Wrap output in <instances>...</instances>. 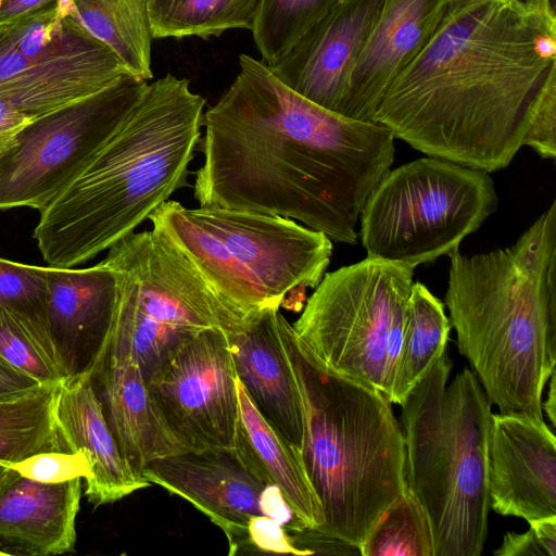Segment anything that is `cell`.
<instances>
[{"mask_svg":"<svg viewBox=\"0 0 556 556\" xmlns=\"http://www.w3.org/2000/svg\"><path fill=\"white\" fill-rule=\"evenodd\" d=\"M0 361L42 384H60L70 377L34 337L0 305Z\"/></svg>","mask_w":556,"mask_h":556,"instance_id":"30","label":"cell"},{"mask_svg":"<svg viewBox=\"0 0 556 556\" xmlns=\"http://www.w3.org/2000/svg\"><path fill=\"white\" fill-rule=\"evenodd\" d=\"M148 219L242 318L288 303L301 309L332 255L324 232L279 215L167 200Z\"/></svg>","mask_w":556,"mask_h":556,"instance_id":"7","label":"cell"},{"mask_svg":"<svg viewBox=\"0 0 556 556\" xmlns=\"http://www.w3.org/2000/svg\"><path fill=\"white\" fill-rule=\"evenodd\" d=\"M83 26L106 45L140 80L153 77L149 0H72Z\"/></svg>","mask_w":556,"mask_h":556,"instance_id":"24","label":"cell"},{"mask_svg":"<svg viewBox=\"0 0 556 556\" xmlns=\"http://www.w3.org/2000/svg\"><path fill=\"white\" fill-rule=\"evenodd\" d=\"M204 105L186 78L148 84L86 169L40 212L34 238L49 266L72 268L109 250L186 186Z\"/></svg>","mask_w":556,"mask_h":556,"instance_id":"4","label":"cell"},{"mask_svg":"<svg viewBox=\"0 0 556 556\" xmlns=\"http://www.w3.org/2000/svg\"><path fill=\"white\" fill-rule=\"evenodd\" d=\"M237 393L232 452L256 479L280 490L304 531L318 529L324 522V513L301 452L261 415L239 379Z\"/></svg>","mask_w":556,"mask_h":556,"instance_id":"22","label":"cell"},{"mask_svg":"<svg viewBox=\"0 0 556 556\" xmlns=\"http://www.w3.org/2000/svg\"><path fill=\"white\" fill-rule=\"evenodd\" d=\"M103 261L116 275L117 299L99 361L128 359L140 368L146 381L187 338L207 328L229 332L245 319L153 229L121 239Z\"/></svg>","mask_w":556,"mask_h":556,"instance_id":"8","label":"cell"},{"mask_svg":"<svg viewBox=\"0 0 556 556\" xmlns=\"http://www.w3.org/2000/svg\"><path fill=\"white\" fill-rule=\"evenodd\" d=\"M10 468L25 478L43 483H59L75 478L87 480L91 477L90 464L81 452H42L13 463Z\"/></svg>","mask_w":556,"mask_h":556,"instance_id":"31","label":"cell"},{"mask_svg":"<svg viewBox=\"0 0 556 556\" xmlns=\"http://www.w3.org/2000/svg\"><path fill=\"white\" fill-rule=\"evenodd\" d=\"M54 416L63 451L81 452L90 464L85 495L96 507L151 485L122 454L90 372L72 375L58 386Z\"/></svg>","mask_w":556,"mask_h":556,"instance_id":"19","label":"cell"},{"mask_svg":"<svg viewBox=\"0 0 556 556\" xmlns=\"http://www.w3.org/2000/svg\"><path fill=\"white\" fill-rule=\"evenodd\" d=\"M547 400L542 403V410H545L553 428L556 427V370L549 377Z\"/></svg>","mask_w":556,"mask_h":556,"instance_id":"39","label":"cell"},{"mask_svg":"<svg viewBox=\"0 0 556 556\" xmlns=\"http://www.w3.org/2000/svg\"><path fill=\"white\" fill-rule=\"evenodd\" d=\"M528 9L534 10L552 22H556V0H515Z\"/></svg>","mask_w":556,"mask_h":556,"instance_id":"38","label":"cell"},{"mask_svg":"<svg viewBox=\"0 0 556 556\" xmlns=\"http://www.w3.org/2000/svg\"><path fill=\"white\" fill-rule=\"evenodd\" d=\"M41 384L31 376L0 361V402L21 397Z\"/></svg>","mask_w":556,"mask_h":556,"instance_id":"35","label":"cell"},{"mask_svg":"<svg viewBox=\"0 0 556 556\" xmlns=\"http://www.w3.org/2000/svg\"><path fill=\"white\" fill-rule=\"evenodd\" d=\"M382 3L337 0L269 70L295 93L341 115L352 70Z\"/></svg>","mask_w":556,"mask_h":556,"instance_id":"13","label":"cell"},{"mask_svg":"<svg viewBox=\"0 0 556 556\" xmlns=\"http://www.w3.org/2000/svg\"><path fill=\"white\" fill-rule=\"evenodd\" d=\"M452 367L445 351L401 405L405 479L428 516L434 556H479L488 536L492 404L467 367L447 384Z\"/></svg>","mask_w":556,"mask_h":556,"instance_id":"6","label":"cell"},{"mask_svg":"<svg viewBox=\"0 0 556 556\" xmlns=\"http://www.w3.org/2000/svg\"><path fill=\"white\" fill-rule=\"evenodd\" d=\"M116 299V275L104 261L79 269L48 266V326L70 376L92 372L111 329Z\"/></svg>","mask_w":556,"mask_h":556,"instance_id":"18","label":"cell"},{"mask_svg":"<svg viewBox=\"0 0 556 556\" xmlns=\"http://www.w3.org/2000/svg\"><path fill=\"white\" fill-rule=\"evenodd\" d=\"M58 0H0V25L37 12Z\"/></svg>","mask_w":556,"mask_h":556,"instance_id":"37","label":"cell"},{"mask_svg":"<svg viewBox=\"0 0 556 556\" xmlns=\"http://www.w3.org/2000/svg\"><path fill=\"white\" fill-rule=\"evenodd\" d=\"M448 2L383 0L352 70L342 116L375 122V112L384 91L429 42Z\"/></svg>","mask_w":556,"mask_h":556,"instance_id":"16","label":"cell"},{"mask_svg":"<svg viewBox=\"0 0 556 556\" xmlns=\"http://www.w3.org/2000/svg\"><path fill=\"white\" fill-rule=\"evenodd\" d=\"M47 269L0 257V305L66 369L48 326Z\"/></svg>","mask_w":556,"mask_h":556,"instance_id":"27","label":"cell"},{"mask_svg":"<svg viewBox=\"0 0 556 556\" xmlns=\"http://www.w3.org/2000/svg\"><path fill=\"white\" fill-rule=\"evenodd\" d=\"M285 316L266 308L227 332L236 372L267 422L298 451L304 440V409L283 337Z\"/></svg>","mask_w":556,"mask_h":556,"instance_id":"17","label":"cell"},{"mask_svg":"<svg viewBox=\"0 0 556 556\" xmlns=\"http://www.w3.org/2000/svg\"><path fill=\"white\" fill-rule=\"evenodd\" d=\"M91 376L119 450L138 473L153 459L189 452L167 426L135 363L103 357Z\"/></svg>","mask_w":556,"mask_h":556,"instance_id":"21","label":"cell"},{"mask_svg":"<svg viewBox=\"0 0 556 556\" xmlns=\"http://www.w3.org/2000/svg\"><path fill=\"white\" fill-rule=\"evenodd\" d=\"M283 337L303 401L302 459L324 513L309 532L359 549L406 486L400 421L382 392L316 364L286 318Z\"/></svg>","mask_w":556,"mask_h":556,"instance_id":"5","label":"cell"},{"mask_svg":"<svg viewBox=\"0 0 556 556\" xmlns=\"http://www.w3.org/2000/svg\"><path fill=\"white\" fill-rule=\"evenodd\" d=\"M522 146L532 148L543 159L556 156V76L547 83L530 122Z\"/></svg>","mask_w":556,"mask_h":556,"instance_id":"32","label":"cell"},{"mask_svg":"<svg viewBox=\"0 0 556 556\" xmlns=\"http://www.w3.org/2000/svg\"><path fill=\"white\" fill-rule=\"evenodd\" d=\"M31 119L16 110L10 102L0 98V151Z\"/></svg>","mask_w":556,"mask_h":556,"instance_id":"36","label":"cell"},{"mask_svg":"<svg viewBox=\"0 0 556 556\" xmlns=\"http://www.w3.org/2000/svg\"><path fill=\"white\" fill-rule=\"evenodd\" d=\"M237 379L227 331L207 328L182 341L146 382L167 426L189 451H232Z\"/></svg>","mask_w":556,"mask_h":556,"instance_id":"12","label":"cell"},{"mask_svg":"<svg viewBox=\"0 0 556 556\" xmlns=\"http://www.w3.org/2000/svg\"><path fill=\"white\" fill-rule=\"evenodd\" d=\"M239 66L203 114L194 199L288 217L355 244L364 203L393 163V135L306 100L263 61L241 54Z\"/></svg>","mask_w":556,"mask_h":556,"instance_id":"1","label":"cell"},{"mask_svg":"<svg viewBox=\"0 0 556 556\" xmlns=\"http://www.w3.org/2000/svg\"><path fill=\"white\" fill-rule=\"evenodd\" d=\"M337 0H260L251 28L266 64L283 55Z\"/></svg>","mask_w":556,"mask_h":556,"instance_id":"29","label":"cell"},{"mask_svg":"<svg viewBox=\"0 0 556 556\" xmlns=\"http://www.w3.org/2000/svg\"><path fill=\"white\" fill-rule=\"evenodd\" d=\"M556 76V22L515 0H450L374 121L428 156L486 173L522 147Z\"/></svg>","mask_w":556,"mask_h":556,"instance_id":"2","label":"cell"},{"mask_svg":"<svg viewBox=\"0 0 556 556\" xmlns=\"http://www.w3.org/2000/svg\"><path fill=\"white\" fill-rule=\"evenodd\" d=\"M488 479L495 513L529 523L556 517V438L543 418L492 414Z\"/></svg>","mask_w":556,"mask_h":556,"instance_id":"15","label":"cell"},{"mask_svg":"<svg viewBox=\"0 0 556 556\" xmlns=\"http://www.w3.org/2000/svg\"><path fill=\"white\" fill-rule=\"evenodd\" d=\"M358 551L363 556H434L428 516L407 484Z\"/></svg>","mask_w":556,"mask_h":556,"instance_id":"28","label":"cell"},{"mask_svg":"<svg viewBox=\"0 0 556 556\" xmlns=\"http://www.w3.org/2000/svg\"><path fill=\"white\" fill-rule=\"evenodd\" d=\"M447 256L459 353L500 413L542 419L556 367V201L511 245Z\"/></svg>","mask_w":556,"mask_h":556,"instance_id":"3","label":"cell"},{"mask_svg":"<svg viewBox=\"0 0 556 556\" xmlns=\"http://www.w3.org/2000/svg\"><path fill=\"white\" fill-rule=\"evenodd\" d=\"M1 555H8L3 549L0 548V556Z\"/></svg>","mask_w":556,"mask_h":556,"instance_id":"40","label":"cell"},{"mask_svg":"<svg viewBox=\"0 0 556 556\" xmlns=\"http://www.w3.org/2000/svg\"><path fill=\"white\" fill-rule=\"evenodd\" d=\"M141 476L188 501L225 533L229 555L247 553L249 523L265 516L267 484L230 450L189 451L149 462Z\"/></svg>","mask_w":556,"mask_h":556,"instance_id":"14","label":"cell"},{"mask_svg":"<svg viewBox=\"0 0 556 556\" xmlns=\"http://www.w3.org/2000/svg\"><path fill=\"white\" fill-rule=\"evenodd\" d=\"M258 552L306 555L282 526L266 516H254L249 523L247 553Z\"/></svg>","mask_w":556,"mask_h":556,"instance_id":"34","label":"cell"},{"mask_svg":"<svg viewBox=\"0 0 556 556\" xmlns=\"http://www.w3.org/2000/svg\"><path fill=\"white\" fill-rule=\"evenodd\" d=\"M81 478L43 483L17 472L0 489V548L8 555L72 552Z\"/></svg>","mask_w":556,"mask_h":556,"instance_id":"20","label":"cell"},{"mask_svg":"<svg viewBox=\"0 0 556 556\" xmlns=\"http://www.w3.org/2000/svg\"><path fill=\"white\" fill-rule=\"evenodd\" d=\"M444 303L421 282H413L406 305L401 354L388 400L402 405L430 366L446 351L451 321Z\"/></svg>","mask_w":556,"mask_h":556,"instance_id":"23","label":"cell"},{"mask_svg":"<svg viewBox=\"0 0 556 556\" xmlns=\"http://www.w3.org/2000/svg\"><path fill=\"white\" fill-rule=\"evenodd\" d=\"M260 0H149L153 39L218 36L251 29Z\"/></svg>","mask_w":556,"mask_h":556,"instance_id":"26","label":"cell"},{"mask_svg":"<svg viewBox=\"0 0 556 556\" xmlns=\"http://www.w3.org/2000/svg\"><path fill=\"white\" fill-rule=\"evenodd\" d=\"M490 173L425 156L389 169L361 211L367 256L413 268L459 249L495 212Z\"/></svg>","mask_w":556,"mask_h":556,"instance_id":"9","label":"cell"},{"mask_svg":"<svg viewBox=\"0 0 556 556\" xmlns=\"http://www.w3.org/2000/svg\"><path fill=\"white\" fill-rule=\"evenodd\" d=\"M147 86L126 75L28 122L0 151V210L43 211L91 163Z\"/></svg>","mask_w":556,"mask_h":556,"instance_id":"11","label":"cell"},{"mask_svg":"<svg viewBox=\"0 0 556 556\" xmlns=\"http://www.w3.org/2000/svg\"><path fill=\"white\" fill-rule=\"evenodd\" d=\"M414 268L366 257L325 273L292 324L303 351L325 370L384 394L387 358L403 340Z\"/></svg>","mask_w":556,"mask_h":556,"instance_id":"10","label":"cell"},{"mask_svg":"<svg viewBox=\"0 0 556 556\" xmlns=\"http://www.w3.org/2000/svg\"><path fill=\"white\" fill-rule=\"evenodd\" d=\"M525 533L507 532L496 556H556V517L533 521Z\"/></svg>","mask_w":556,"mask_h":556,"instance_id":"33","label":"cell"},{"mask_svg":"<svg viewBox=\"0 0 556 556\" xmlns=\"http://www.w3.org/2000/svg\"><path fill=\"white\" fill-rule=\"evenodd\" d=\"M59 384L0 402V489L16 473L10 465L31 455L63 451L54 416Z\"/></svg>","mask_w":556,"mask_h":556,"instance_id":"25","label":"cell"}]
</instances>
